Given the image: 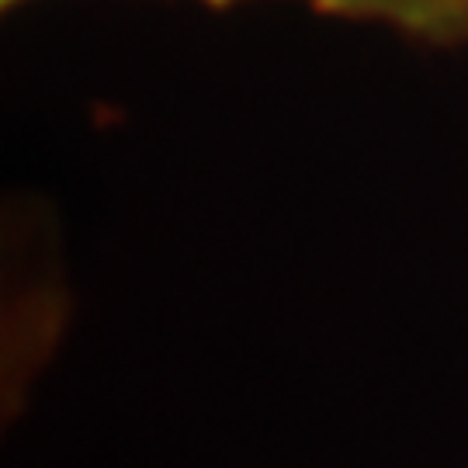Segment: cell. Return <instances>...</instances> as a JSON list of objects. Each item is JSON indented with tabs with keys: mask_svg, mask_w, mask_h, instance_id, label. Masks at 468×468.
Wrapping results in <instances>:
<instances>
[{
	"mask_svg": "<svg viewBox=\"0 0 468 468\" xmlns=\"http://www.w3.org/2000/svg\"><path fill=\"white\" fill-rule=\"evenodd\" d=\"M195 4H205V7H216V11H222V7H233V4H243V0H195ZM305 4H309L316 15H326L334 0H305Z\"/></svg>",
	"mask_w": 468,
	"mask_h": 468,
	"instance_id": "2",
	"label": "cell"
},
{
	"mask_svg": "<svg viewBox=\"0 0 468 468\" xmlns=\"http://www.w3.org/2000/svg\"><path fill=\"white\" fill-rule=\"evenodd\" d=\"M323 17L382 25L427 46H468V0H334Z\"/></svg>",
	"mask_w": 468,
	"mask_h": 468,
	"instance_id": "1",
	"label": "cell"
},
{
	"mask_svg": "<svg viewBox=\"0 0 468 468\" xmlns=\"http://www.w3.org/2000/svg\"><path fill=\"white\" fill-rule=\"evenodd\" d=\"M25 4H28V0H0V7H4L7 15H11V11H17V7H25Z\"/></svg>",
	"mask_w": 468,
	"mask_h": 468,
	"instance_id": "3",
	"label": "cell"
}]
</instances>
